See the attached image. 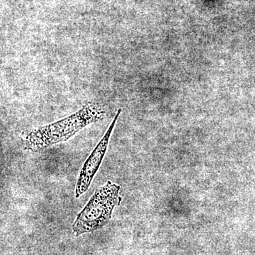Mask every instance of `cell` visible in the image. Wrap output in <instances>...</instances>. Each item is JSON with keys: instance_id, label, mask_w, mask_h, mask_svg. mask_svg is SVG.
<instances>
[{"instance_id": "6da1fadb", "label": "cell", "mask_w": 255, "mask_h": 255, "mask_svg": "<svg viewBox=\"0 0 255 255\" xmlns=\"http://www.w3.org/2000/svg\"><path fill=\"white\" fill-rule=\"evenodd\" d=\"M106 117L107 112L102 106L87 104L68 117L26 132L23 135L25 149L40 152L50 146L67 141L87 126L100 122Z\"/></svg>"}, {"instance_id": "7a4b0ae2", "label": "cell", "mask_w": 255, "mask_h": 255, "mask_svg": "<svg viewBox=\"0 0 255 255\" xmlns=\"http://www.w3.org/2000/svg\"><path fill=\"white\" fill-rule=\"evenodd\" d=\"M120 190L118 184L107 181L95 191L73 223V232L76 237L84 233L94 232L108 224L114 208L122 202Z\"/></svg>"}, {"instance_id": "3957f363", "label": "cell", "mask_w": 255, "mask_h": 255, "mask_svg": "<svg viewBox=\"0 0 255 255\" xmlns=\"http://www.w3.org/2000/svg\"><path fill=\"white\" fill-rule=\"evenodd\" d=\"M121 113H122V110L120 109L117 111L113 121L110 124V126L103 137L96 145L95 149L92 150V153L84 163L83 167L80 171V175H79L78 182H77L76 188H75V196L76 199H78L82 194H85L91 185L92 180H93L97 171L100 169L102 160L105 157L107 148H108L111 135H112L114 127L117 124Z\"/></svg>"}]
</instances>
